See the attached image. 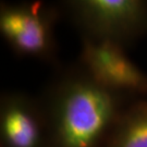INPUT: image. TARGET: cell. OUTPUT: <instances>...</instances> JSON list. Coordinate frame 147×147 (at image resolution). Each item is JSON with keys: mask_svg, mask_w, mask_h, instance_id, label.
<instances>
[{"mask_svg": "<svg viewBox=\"0 0 147 147\" xmlns=\"http://www.w3.org/2000/svg\"><path fill=\"white\" fill-rule=\"evenodd\" d=\"M59 7L82 38L129 48L147 35L144 0H67Z\"/></svg>", "mask_w": 147, "mask_h": 147, "instance_id": "7a4b0ae2", "label": "cell"}, {"mask_svg": "<svg viewBox=\"0 0 147 147\" xmlns=\"http://www.w3.org/2000/svg\"><path fill=\"white\" fill-rule=\"evenodd\" d=\"M105 147H147V99L136 98L122 110Z\"/></svg>", "mask_w": 147, "mask_h": 147, "instance_id": "8992f818", "label": "cell"}, {"mask_svg": "<svg viewBox=\"0 0 147 147\" xmlns=\"http://www.w3.org/2000/svg\"><path fill=\"white\" fill-rule=\"evenodd\" d=\"M78 63L96 83L132 97L147 95V73L126 55V48L108 42L82 38Z\"/></svg>", "mask_w": 147, "mask_h": 147, "instance_id": "277c9868", "label": "cell"}, {"mask_svg": "<svg viewBox=\"0 0 147 147\" xmlns=\"http://www.w3.org/2000/svg\"><path fill=\"white\" fill-rule=\"evenodd\" d=\"M38 99L49 147H105L118 117L136 97L102 87L75 63L57 68Z\"/></svg>", "mask_w": 147, "mask_h": 147, "instance_id": "6da1fadb", "label": "cell"}, {"mask_svg": "<svg viewBox=\"0 0 147 147\" xmlns=\"http://www.w3.org/2000/svg\"><path fill=\"white\" fill-rule=\"evenodd\" d=\"M0 147H49L47 121L38 97L23 92L1 94Z\"/></svg>", "mask_w": 147, "mask_h": 147, "instance_id": "5b68a950", "label": "cell"}, {"mask_svg": "<svg viewBox=\"0 0 147 147\" xmlns=\"http://www.w3.org/2000/svg\"><path fill=\"white\" fill-rule=\"evenodd\" d=\"M62 16L59 5L42 0L1 2L0 33L11 51L59 68L56 24Z\"/></svg>", "mask_w": 147, "mask_h": 147, "instance_id": "3957f363", "label": "cell"}]
</instances>
